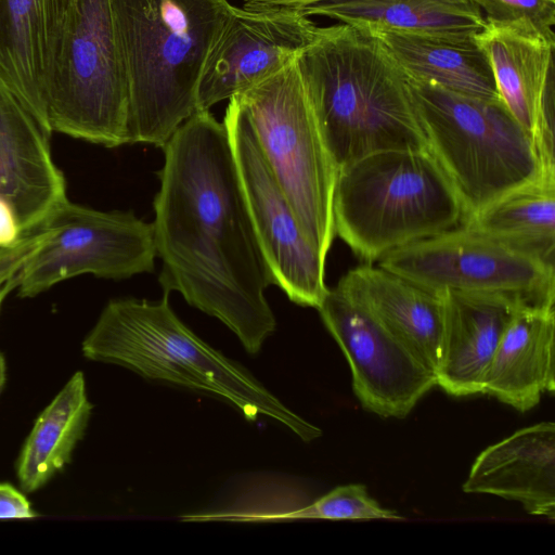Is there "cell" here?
Segmentation results:
<instances>
[{
  "instance_id": "1",
  "label": "cell",
  "mask_w": 555,
  "mask_h": 555,
  "mask_svg": "<svg viewBox=\"0 0 555 555\" xmlns=\"http://www.w3.org/2000/svg\"><path fill=\"white\" fill-rule=\"evenodd\" d=\"M153 224L164 293L178 292L257 354L276 327L264 292L273 284L224 124L196 111L165 144Z\"/></svg>"
},
{
  "instance_id": "2",
  "label": "cell",
  "mask_w": 555,
  "mask_h": 555,
  "mask_svg": "<svg viewBox=\"0 0 555 555\" xmlns=\"http://www.w3.org/2000/svg\"><path fill=\"white\" fill-rule=\"evenodd\" d=\"M295 64L338 170L377 152L428 147L408 75L371 29L318 27Z\"/></svg>"
},
{
  "instance_id": "3",
  "label": "cell",
  "mask_w": 555,
  "mask_h": 555,
  "mask_svg": "<svg viewBox=\"0 0 555 555\" xmlns=\"http://www.w3.org/2000/svg\"><path fill=\"white\" fill-rule=\"evenodd\" d=\"M231 5L228 0H111L130 144L163 149L196 112L201 73Z\"/></svg>"
},
{
  "instance_id": "4",
  "label": "cell",
  "mask_w": 555,
  "mask_h": 555,
  "mask_svg": "<svg viewBox=\"0 0 555 555\" xmlns=\"http://www.w3.org/2000/svg\"><path fill=\"white\" fill-rule=\"evenodd\" d=\"M167 293L157 301L113 299L81 344L92 361L125 366L141 376L216 395L248 421L281 423L305 442L322 430L284 405L245 369L197 337L176 315Z\"/></svg>"
},
{
  "instance_id": "5",
  "label": "cell",
  "mask_w": 555,
  "mask_h": 555,
  "mask_svg": "<svg viewBox=\"0 0 555 555\" xmlns=\"http://www.w3.org/2000/svg\"><path fill=\"white\" fill-rule=\"evenodd\" d=\"M334 230L365 263L465 220L451 180L428 147L389 150L340 168Z\"/></svg>"
},
{
  "instance_id": "6",
  "label": "cell",
  "mask_w": 555,
  "mask_h": 555,
  "mask_svg": "<svg viewBox=\"0 0 555 555\" xmlns=\"http://www.w3.org/2000/svg\"><path fill=\"white\" fill-rule=\"evenodd\" d=\"M408 80L427 146L460 196L464 222L544 169L530 135L502 101L468 96L409 75Z\"/></svg>"
},
{
  "instance_id": "7",
  "label": "cell",
  "mask_w": 555,
  "mask_h": 555,
  "mask_svg": "<svg viewBox=\"0 0 555 555\" xmlns=\"http://www.w3.org/2000/svg\"><path fill=\"white\" fill-rule=\"evenodd\" d=\"M233 98L244 109L305 235L326 259L336 235L333 198L338 169L295 60Z\"/></svg>"
},
{
  "instance_id": "8",
  "label": "cell",
  "mask_w": 555,
  "mask_h": 555,
  "mask_svg": "<svg viewBox=\"0 0 555 555\" xmlns=\"http://www.w3.org/2000/svg\"><path fill=\"white\" fill-rule=\"evenodd\" d=\"M128 113L111 0H73L47 88L49 130L116 147L130 144Z\"/></svg>"
},
{
  "instance_id": "9",
  "label": "cell",
  "mask_w": 555,
  "mask_h": 555,
  "mask_svg": "<svg viewBox=\"0 0 555 555\" xmlns=\"http://www.w3.org/2000/svg\"><path fill=\"white\" fill-rule=\"evenodd\" d=\"M26 232L34 247L18 273L23 298L81 274L120 280L155 268L153 224L131 211L96 210L67 198Z\"/></svg>"
},
{
  "instance_id": "10",
  "label": "cell",
  "mask_w": 555,
  "mask_h": 555,
  "mask_svg": "<svg viewBox=\"0 0 555 555\" xmlns=\"http://www.w3.org/2000/svg\"><path fill=\"white\" fill-rule=\"evenodd\" d=\"M379 267L433 292L505 294L554 306V261L462 223L382 257Z\"/></svg>"
},
{
  "instance_id": "11",
  "label": "cell",
  "mask_w": 555,
  "mask_h": 555,
  "mask_svg": "<svg viewBox=\"0 0 555 555\" xmlns=\"http://www.w3.org/2000/svg\"><path fill=\"white\" fill-rule=\"evenodd\" d=\"M227 128L251 224L273 284L291 301L318 309L328 287L325 258L305 235L259 145L251 125L232 96Z\"/></svg>"
},
{
  "instance_id": "12",
  "label": "cell",
  "mask_w": 555,
  "mask_h": 555,
  "mask_svg": "<svg viewBox=\"0 0 555 555\" xmlns=\"http://www.w3.org/2000/svg\"><path fill=\"white\" fill-rule=\"evenodd\" d=\"M318 311L350 365L354 395L366 411L403 418L437 385L435 374L338 285L327 289Z\"/></svg>"
},
{
  "instance_id": "13",
  "label": "cell",
  "mask_w": 555,
  "mask_h": 555,
  "mask_svg": "<svg viewBox=\"0 0 555 555\" xmlns=\"http://www.w3.org/2000/svg\"><path fill=\"white\" fill-rule=\"evenodd\" d=\"M317 29L299 12L231 5L201 73L196 111H209L287 66L314 38Z\"/></svg>"
},
{
  "instance_id": "14",
  "label": "cell",
  "mask_w": 555,
  "mask_h": 555,
  "mask_svg": "<svg viewBox=\"0 0 555 555\" xmlns=\"http://www.w3.org/2000/svg\"><path fill=\"white\" fill-rule=\"evenodd\" d=\"M500 100L530 135L541 166L555 169L554 31L486 21L474 35Z\"/></svg>"
},
{
  "instance_id": "15",
  "label": "cell",
  "mask_w": 555,
  "mask_h": 555,
  "mask_svg": "<svg viewBox=\"0 0 555 555\" xmlns=\"http://www.w3.org/2000/svg\"><path fill=\"white\" fill-rule=\"evenodd\" d=\"M49 137L0 78V198L12 208L21 233L67 199Z\"/></svg>"
},
{
  "instance_id": "16",
  "label": "cell",
  "mask_w": 555,
  "mask_h": 555,
  "mask_svg": "<svg viewBox=\"0 0 555 555\" xmlns=\"http://www.w3.org/2000/svg\"><path fill=\"white\" fill-rule=\"evenodd\" d=\"M444 331L437 385L448 395L482 393V384L498 345L522 308L537 306L513 295L440 292Z\"/></svg>"
},
{
  "instance_id": "17",
  "label": "cell",
  "mask_w": 555,
  "mask_h": 555,
  "mask_svg": "<svg viewBox=\"0 0 555 555\" xmlns=\"http://www.w3.org/2000/svg\"><path fill=\"white\" fill-rule=\"evenodd\" d=\"M73 0H0V78L50 135L46 94Z\"/></svg>"
},
{
  "instance_id": "18",
  "label": "cell",
  "mask_w": 555,
  "mask_h": 555,
  "mask_svg": "<svg viewBox=\"0 0 555 555\" xmlns=\"http://www.w3.org/2000/svg\"><path fill=\"white\" fill-rule=\"evenodd\" d=\"M337 285L436 376L444 331L441 293L373 263L349 270Z\"/></svg>"
},
{
  "instance_id": "19",
  "label": "cell",
  "mask_w": 555,
  "mask_h": 555,
  "mask_svg": "<svg viewBox=\"0 0 555 555\" xmlns=\"http://www.w3.org/2000/svg\"><path fill=\"white\" fill-rule=\"evenodd\" d=\"M467 493L520 503L531 515L555 519V424L521 428L485 449L463 483Z\"/></svg>"
},
{
  "instance_id": "20",
  "label": "cell",
  "mask_w": 555,
  "mask_h": 555,
  "mask_svg": "<svg viewBox=\"0 0 555 555\" xmlns=\"http://www.w3.org/2000/svg\"><path fill=\"white\" fill-rule=\"evenodd\" d=\"M554 306H528L506 327L486 372L482 393L519 412L555 390Z\"/></svg>"
},
{
  "instance_id": "21",
  "label": "cell",
  "mask_w": 555,
  "mask_h": 555,
  "mask_svg": "<svg viewBox=\"0 0 555 555\" xmlns=\"http://www.w3.org/2000/svg\"><path fill=\"white\" fill-rule=\"evenodd\" d=\"M371 30L410 77L468 96L501 101L488 59L474 35Z\"/></svg>"
},
{
  "instance_id": "22",
  "label": "cell",
  "mask_w": 555,
  "mask_h": 555,
  "mask_svg": "<svg viewBox=\"0 0 555 555\" xmlns=\"http://www.w3.org/2000/svg\"><path fill=\"white\" fill-rule=\"evenodd\" d=\"M92 409L78 371L39 414L21 450L16 475L23 492L40 489L70 462Z\"/></svg>"
},
{
  "instance_id": "23",
  "label": "cell",
  "mask_w": 555,
  "mask_h": 555,
  "mask_svg": "<svg viewBox=\"0 0 555 555\" xmlns=\"http://www.w3.org/2000/svg\"><path fill=\"white\" fill-rule=\"evenodd\" d=\"M299 13L323 15L351 26L420 34L475 35L485 23L476 5L441 0H325Z\"/></svg>"
},
{
  "instance_id": "24",
  "label": "cell",
  "mask_w": 555,
  "mask_h": 555,
  "mask_svg": "<svg viewBox=\"0 0 555 555\" xmlns=\"http://www.w3.org/2000/svg\"><path fill=\"white\" fill-rule=\"evenodd\" d=\"M463 223L554 261L555 169H543Z\"/></svg>"
},
{
  "instance_id": "25",
  "label": "cell",
  "mask_w": 555,
  "mask_h": 555,
  "mask_svg": "<svg viewBox=\"0 0 555 555\" xmlns=\"http://www.w3.org/2000/svg\"><path fill=\"white\" fill-rule=\"evenodd\" d=\"M296 519L369 520L402 519L393 509L371 498L365 486H340L318 500L280 512L222 511L201 513L202 521L269 522Z\"/></svg>"
},
{
  "instance_id": "26",
  "label": "cell",
  "mask_w": 555,
  "mask_h": 555,
  "mask_svg": "<svg viewBox=\"0 0 555 555\" xmlns=\"http://www.w3.org/2000/svg\"><path fill=\"white\" fill-rule=\"evenodd\" d=\"M486 13V21L524 24L552 33L555 25V0H472Z\"/></svg>"
},
{
  "instance_id": "27",
  "label": "cell",
  "mask_w": 555,
  "mask_h": 555,
  "mask_svg": "<svg viewBox=\"0 0 555 555\" xmlns=\"http://www.w3.org/2000/svg\"><path fill=\"white\" fill-rule=\"evenodd\" d=\"M38 514L27 498L9 483L0 482V519L34 518Z\"/></svg>"
},
{
  "instance_id": "28",
  "label": "cell",
  "mask_w": 555,
  "mask_h": 555,
  "mask_svg": "<svg viewBox=\"0 0 555 555\" xmlns=\"http://www.w3.org/2000/svg\"><path fill=\"white\" fill-rule=\"evenodd\" d=\"M321 1L325 0H243V8L266 12H300L304 8Z\"/></svg>"
},
{
  "instance_id": "29",
  "label": "cell",
  "mask_w": 555,
  "mask_h": 555,
  "mask_svg": "<svg viewBox=\"0 0 555 555\" xmlns=\"http://www.w3.org/2000/svg\"><path fill=\"white\" fill-rule=\"evenodd\" d=\"M20 235L21 230L12 208L0 198V248L13 244Z\"/></svg>"
},
{
  "instance_id": "30",
  "label": "cell",
  "mask_w": 555,
  "mask_h": 555,
  "mask_svg": "<svg viewBox=\"0 0 555 555\" xmlns=\"http://www.w3.org/2000/svg\"><path fill=\"white\" fill-rule=\"evenodd\" d=\"M18 284V276L8 281L7 283L0 285V306L5 296L15 287H17Z\"/></svg>"
},
{
  "instance_id": "31",
  "label": "cell",
  "mask_w": 555,
  "mask_h": 555,
  "mask_svg": "<svg viewBox=\"0 0 555 555\" xmlns=\"http://www.w3.org/2000/svg\"><path fill=\"white\" fill-rule=\"evenodd\" d=\"M7 379V365L2 353L0 352V391Z\"/></svg>"
},
{
  "instance_id": "32",
  "label": "cell",
  "mask_w": 555,
  "mask_h": 555,
  "mask_svg": "<svg viewBox=\"0 0 555 555\" xmlns=\"http://www.w3.org/2000/svg\"><path fill=\"white\" fill-rule=\"evenodd\" d=\"M441 1L446 2V3H449V4L461 5V7L475 5L472 0H441Z\"/></svg>"
},
{
  "instance_id": "33",
  "label": "cell",
  "mask_w": 555,
  "mask_h": 555,
  "mask_svg": "<svg viewBox=\"0 0 555 555\" xmlns=\"http://www.w3.org/2000/svg\"><path fill=\"white\" fill-rule=\"evenodd\" d=\"M0 285H2V284H0Z\"/></svg>"
}]
</instances>
